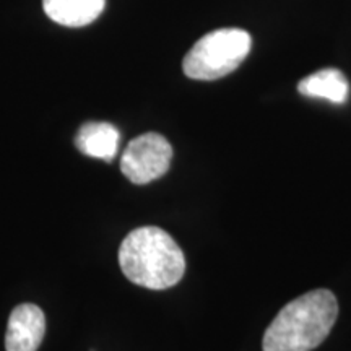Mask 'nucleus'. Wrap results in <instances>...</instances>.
<instances>
[{
    "label": "nucleus",
    "instance_id": "1",
    "mask_svg": "<svg viewBox=\"0 0 351 351\" xmlns=\"http://www.w3.org/2000/svg\"><path fill=\"white\" fill-rule=\"evenodd\" d=\"M339 302L328 289H314L288 302L263 335V351H313L330 333Z\"/></svg>",
    "mask_w": 351,
    "mask_h": 351
},
{
    "label": "nucleus",
    "instance_id": "2",
    "mask_svg": "<svg viewBox=\"0 0 351 351\" xmlns=\"http://www.w3.org/2000/svg\"><path fill=\"white\" fill-rule=\"evenodd\" d=\"M119 263L132 283L148 289H168L182 280L186 257L178 243L156 226L137 228L122 241Z\"/></svg>",
    "mask_w": 351,
    "mask_h": 351
},
{
    "label": "nucleus",
    "instance_id": "3",
    "mask_svg": "<svg viewBox=\"0 0 351 351\" xmlns=\"http://www.w3.org/2000/svg\"><path fill=\"white\" fill-rule=\"evenodd\" d=\"M251 46V34L244 29H215L200 38L184 57V73L192 80H218L239 67Z\"/></svg>",
    "mask_w": 351,
    "mask_h": 351
},
{
    "label": "nucleus",
    "instance_id": "4",
    "mask_svg": "<svg viewBox=\"0 0 351 351\" xmlns=\"http://www.w3.org/2000/svg\"><path fill=\"white\" fill-rule=\"evenodd\" d=\"M173 147L161 134L148 132L127 145L121 158V171L130 182H153L168 173Z\"/></svg>",
    "mask_w": 351,
    "mask_h": 351
},
{
    "label": "nucleus",
    "instance_id": "5",
    "mask_svg": "<svg viewBox=\"0 0 351 351\" xmlns=\"http://www.w3.org/2000/svg\"><path fill=\"white\" fill-rule=\"evenodd\" d=\"M46 332V317L36 304L16 306L8 317L7 351H38Z\"/></svg>",
    "mask_w": 351,
    "mask_h": 351
},
{
    "label": "nucleus",
    "instance_id": "6",
    "mask_svg": "<svg viewBox=\"0 0 351 351\" xmlns=\"http://www.w3.org/2000/svg\"><path fill=\"white\" fill-rule=\"evenodd\" d=\"M119 130L109 122H86L78 130L75 145L83 155L112 161L119 150Z\"/></svg>",
    "mask_w": 351,
    "mask_h": 351
},
{
    "label": "nucleus",
    "instance_id": "7",
    "mask_svg": "<svg viewBox=\"0 0 351 351\" xmlns=\"http://www.w3.org/2000/svg\"><path fill=\"white\" fill-rule=\"evenodd\" d=\"M106 7V0H43L46 15L56 23L80 28L98 19Z\"/></svg>",
    "mask_w": 351,
    "mask_h": 351
},
{
    "label": "nucleus",
    "instance_id": "8",
    "mask_svg": "<svg viewBox=\"0 0 351 351\" xmlns=\"http://www.w3.org/2000/svg\"><path fill=\"white\" fill-rule=\"evenodd\" d=\"M298 91L307 98L327 99L333 104H343L348 99L350 85L340 70L322 69L298 83Z\"/></svg>",
    "mask_w": 351,
    "mask_h": 351
}]
</instances>
